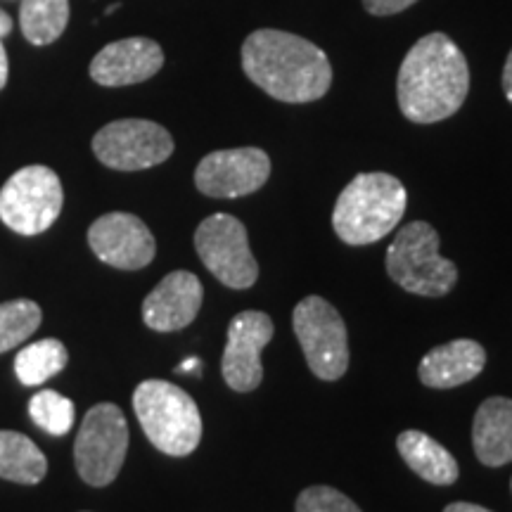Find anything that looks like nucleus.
<instances>
[{
	"label": "nucleus",
	"instance_id": "nucleus-4",
	"mask_svg": "<svg viewBox=\"0 0 512 512\" xmlns=\"http://www.w3.org/2000/svg\"><path fill=\"white\" fill-rule=\"evenodd\" d=\"M133 411L152 446L166 456H190L202 439V415L178 384L145 380L133 392Z\"/></svg>",
	"mask_w": 512,
	"mask_h": 512
},
{
	"label": "nucleus",
	"instance_id": "nucleus-24",
	"mask_svg": "<svg viewBox=\"0 0 512 512\" xmlns=\"http://www.w3.org/2000/svg\"><path fill=\"white\" fill-rule=\"evenodd\" d=\"M297 512H361V508L332 486H309L297 498Z\"/></svg>",
	"mask_w": 512,
	"mask_h": 512
},
{
	"label": "nucleus",
	"instance_id": "nucleus-15",
	"mask_svg": "<svg viewBox=\"0 0 512 512\" xmlns=\"http://www.w3.org/2000/svg\"><path fill=\"white\" fill-rule=\"evenodd\" d=\"M204 290L200 278L190 271H174L159 283L143 302V320L157 332L188 328L202 309Z\"/></svg>",
	"mask_w": 512,
	"mask_h": 512
},
{
	"label": "nucleus",
	"instance_id": "nucleus-18",
	"mask_svg": "<svg viewBox=\"0 0 512 512\" xmlns=\"http://www.w3.org/2000/svg\"><path fill=\"white\" fill-rule=\"evenodd\" d=\"M401 458L411 467L415 475H420L425 482L448 486L458 479V463L451 453L446 451L439 441L427 437L425 432L408 430L396 439Z\"/></svg>",
	"mask_w": 512,
	"mask_h": 512
},
{
	"label": "nucleus",
	"instance_id": "nucleus-3",
	"mask_svg": "<svg viewBox=\"0 0 512 512\" xmlns=\"http://www.w3.org/2000/svg\"><path fill=\"white\" fill-rule=\"evenodd\" d=\"M406 202V188L399 178L358 174L337 197L332 226L347 245H373L399 226Z\"/></svg>",
	"mask_w": 512,
	"mask_h": 512
},
{
	"label": "nucleus",
	"instance_id": "nucleus-5",
	"mask_svg": "<svg viewBox=\"0 0 512 512\" xmlns=\"http://www.w3.org/2000/svg\"><path fill=\"white\" fill-rule=\"evenodd\" d=\"M387 273L406 292L444 297L458 280V268L439 252V235L430 223H406L387 249Z\"/></svg>",
	"mask_w": 512,
	"mask_h": 512
},
{
	"label": "nucleus",
	"instance_id": "nucleus-6",
	"mask_svg": "<svg viewBox=\"0 0 512 512\" xmlns=\"http://www.w3.org/2000/svg\"><path fill=\"white\" fill-rule=\"evenodd\" d=\"M60 176L48 166H24L0 188V221L19 235L46 233L62 211Z\"/></svg>",
	"mask_w": 512,
	"mask_h": 512
},
{
	"label": "nucleus",
	"instance_id": "nucleus-16",
	"mask_svg": "<svg viewBox=\"0 0 512 512\" xmlns=\"http://www.w3.org/2000/svg\"><path fill=\"white\" fill-rule=\"evenodd\" d=\"M486 366V351L475 339H453L422 356L418 375L422 384L451 389L475 380Z\"/></svg>",
	"mask_w": 512,
	"mask_h": 512
},
{
	"label": "nucleus",
	"instance_id": "nucleus-17",
	"mask_svg": "<svg viewBox=\"0 0 512 512\" xmlns=\"http://www.w3.org/2000/svg\"><path fill=\"white\" fill-rule=\"evenodd\" d=\"M472 444L479 463L489 467L512 460V401L505 396L486 399L472 422Z\"/></svg>",
	"mask_w": 512,
	"mask_h": 512
},
{
	"label": "nucleus",
	"instance_id": "nucleus-30",
	"mask_svg": "<svg viewBox=\"0 0 512 512\" xmlns=\"http://www.w3.org/2000/svg\"><path fill=\"white\" fill-rule=\"evenodd\" d=\"M197 366H200V361H197V358H188V361H185L183 366H181V373H188V370H195Z\"/></svg>",
	"mask_w": 512,
	"mask_h": 512
},
{
	"label": "nucleus",
	"instance_id": "nucleus-21",
	"mask_svg": "<svg viewBox=\"0 0 512 512\" xmlns=\"http://www.w3.org/2000/svg\"><path fill=\"white\" fill-rule=\"evenodd\" d=\"M69 354L60 339H41L19 351L15 358V373L24 387H38L50 377L62 373Z\"/></svg>",
	"mask_w": 512,
	"mask_h": 512
},
{
	"label": "nucleus",
	"instance_id": "nucleus-14",
	"mask_svg": "<svg viewBox=\"0 0 512 512\" xmlns=\"http://www.w3.org/2000/svg\"><path fill=\"white\" fill-rule=\"evenodd\" d=\"M164 67V50L143 36L124 38L105 46L91 62V79L100 86L121 88L152 79Z\"/></svg>",
	"mask_w": 512,
	"mask_h": 512
},
{
	"label": "nucleus",
	"instance_id": "nucleus-12",
	"mask_svg": "<svg viewBox=\"0 0 512 512\" xmlns=\"http://www.w3.org/2000/svg\"><path fill=\"white\" fill-rule=\"evenodd\" d=\"M275 325L261 311H242L230 320L228 344L223 351V380L235 392H254L264 380L261 351L273 339Z\"/></svg>",
	"mask_w": 512,
	"mask_h": 512
},
{
	"label": "nucleus",
	"instance_id": "nucleus-9",
	"mask_svg": "<svg viewBox=\"0 0 512 512\" xmlns=\"http://www.w3.org/2000/svg\"><path fill=\"white\" fill-rule=\"evenodd\" d=\"M195 249L202 264L214 278L233 290H247L259 278L245 223L230 214H214L200 223L195 233Z\"/></svg>",
	"mask_w": 512,
	"mask_h": 512
},
{
	"label": "nucleus",
	"instance_id": "nucleus-23",
	"mask_svg": "<svg viewBox=\"0 0 512 512\" xmlns=\"http://www.w3.org/2000/svg\"><path fill=\"white\" fill-rule=\"evenodd\" d=\"M29 415L43 432L64 437L74 425V403L53 389H41L29 401Z\"/></svg>",
	"mask_w": 512,
	"mask_h": 512
},
{
	"label": "nucleus",
	"instance_id": "nucleus-22",
	"mask_svg": "<svg viewBox=\"0 0 512 512\" xmlns=\"http://www.w3.org/2000/svg\"><path fill=\"white\" fill-rule=\"evenodd\" d=\"M43 320L41 306L31 299L0 304V354L19 347L34 335Z\"/></svg>",
	"mask_w": 512,
	"mask_h": 512
},
{
	"label": "nucleus",
	"instance_id": "nucleus-25",
	"mask_svg": "<svg viewBox=\"0 0 512 512\" xmlns=\"http://www.w3.org/2000/svg\"><path fill=\"white\" fill-rule=\"evenodd\" d=\"M415 3H418V0H363V8L375 17H389V15H396V12L411 8Z\"/></svg>",
	"mask_w": 512,
	"mask_h": 512
},
{
	"label": "nucleus",
	"instance_id": "nucleus-29",
	"mask_svg": "<svg viewBox=\"0 0 512 512\" xmlns=\"http://www.w3.org/2000/svg\"><path fill=\"white\" fill-rule=\"evenodd\" d=\"M12 31V17L5 10H0V38L8 36Z\"/></svg>",
	"mask_w": 512,
	"mask_h": 512
},
{
	"label": "nucleus",
	"instance_id": "nucleus-13",
	"mask_svg": "<svg viewBox=\"0 0 512 512\" xmlns=\"http://www.w3.org/2000/svg\"><path fill=\"white\" fill-rule=\"evenodd\" d=\"M88 245L102 264L121 268V271H138L152 264L157 245L150 228L138 216L126 211H112L100 216L88 228Z\"/></svg>",
	"mask_w": 512,
	"mask_h": 512
},
{
	"label": "nucleus",
	"instance_id": "nucleus-19",
	"mask_svg": "<svg viewBox=\"0 0 512 512\" xmlns=\"http://www.w3.org/2000/svg\"><path fill=\"white\" fill-rule=\"evenodd\" d=\"M48 472V460L27 434L0 430V479L38 484Z\"/></svg>",
	"mask_w": 512,
	"mask_h": 512
},
{
	"label": "nucleus",
	"instance_id": "nucleus-31",
	"mask_svg": "<svg viewBox=\"0 0 512 512\" xmlns=\"http://www.w3.org/2000/svg\"><path fill=\"white\" fill-rule=\"evenodd\" d=\"M114 10H119V3H114V5H110V8H107V12H105V15H112V12Z\"/></svg>",
	"mask_w": 512,
	"mask_h": 512
},
{
	"label": "nucleus",
	"instance_id": "nucleus-7",
	"mask_svg": "<svg viewBox=\"0 0 512 512\" xmlns=\"http://www.w3.org/2000/svg\"><path fill=\"white\" fill-rule=\"evenodd\" d=\"M128 451V422L114 403H98L83 418L74 444L76 472L91 486L119 477Z\"/></svg>",
	"mask_w": 512,
	"mask_h": 512
},
{
	"label": "nucleus",
	"instance_id": "nucleus-1",
	"mask_svg": "<svg viewBox=\"0 0 512 512\" xmlns=\"http://www.w3.org/2000/svg\"><path fill=\"white\" fill-rule=\"evenodd\" d=\"M470 91L465 55L446 34H427L403 57L396 81L399 110L413 124L453 117Z\"/></svg>",
	"mask_w": 512,
	"mask_h": 512
},
{
	"label": "nucleus",
	"instance_id": "nucleus-27",
	"mask_svg": "<svg viewBox=\"0 0 512 512\" xmlns=\"http://www.w3.org/2000/svg\"><path fill=\"white\" fill-rule=\"evenodd\" d=\"M8 72H10V64H8V53H5L3 38H0V91H3V88H5V83H8Z\"/></svg>",
	"mask_w": 512,
	"mask_h": 512
},
{
	"label": "nucleus",
	"instance_id": "nucleus-10",
	"mask_svg": "<svg viewBox=\"0 0 512 512\" xmlns=\"http://www.w3.org/2000/svg\"><path fill=\"white\" fill-rule=\"evenodd\" d=\"M93 152L114 171H143L171 157L174 138L155 121L119 119L95 133Z\"/></svg>",
	"mask_w": 512,
	"mask_h": 512
},
{
	"label": "nucleus",
	"instance_id": "nucleus-28",
	"mask_svg": "<svg viewBox=\"0 0 512 512\" xmlns=\"http://www.w3.org/2000/svg\"><path fill=\"white\" fill-rule=\"evenodd\" d=\"M444 512H491L482 508V505H475V503H451Z\"/></svg>",
	"mask_w": 512,
	"mask_h": 512
},
{
	"label": "nucleus",
	"instance_id": "nucleus-8",
	"mask_svg": "<svg viewBox=\"0 0 512 512\" xmlns=\"http://www.w3.org/2000/svg\"><path fill=\"white\" fill-rule=\"evenodd\" d=\"M292 325L313 375L332 382L347 373V325L335 306L325 302L323 297H306L294 309Z\"/></svg>",
	"mask_w": 512,
	"mask_h": 512
},
{
	"label": "nucleus",
	"instance_id": "nucleus-20",
	"mask_svg": "<svg viewBox=\"0 0 512 512\" xmlns=\"http://www.w3.org/2000/svg\"><path fill=\"white\" fill-rule=\"evenodd\" d=\"M69 22V0H22L19 27L31 46H50Z\"/></svg>",
	"mask_w": 512,
	"mask_h": 512
},
{
	"label": "nucleus",
	"instance_id": "nucleus-26",
	"mask_svg": "<svg viewBox=\"0 0 512 512\" xmlns=\"http://www.w3.org/2000/svg\"><path fill=\"white\" fill-rule=\"evenodd\" d=\"M503 93L512 105V50H510L508 60H505V67H503Z\"/></svg>",
	"mask_w": 512,
	"mask_h": 512
},
{
	"label": "nucleus",
	"instance_id": "nucleus-2",
	"mask_svg": "<svg viewBox=\"0 0 512 512\" xmlns=\"http://www.w3.org/2000/svg\"><path fill=\"white\" fill-rule=\"evenodd\" d=\"M242 69L249 81L280 102L320 100L332 86L328 55L302 36L259 29L242 43Z\"/></svg>",
	"mask_w": 512,
	"mask_h": 512
},
{
	"label": "nucleus",
	"instance_id": "nucleus-11",
	"mask_svg": "<svg viewBox=\"0 0 512 512\" xmlns=\"http://www.w3.org/2000/svg\"><path fill=\"white\" fill-rule=\"evenodd\" d=\"M271 176V159L259 147L216 150L197 164L195 185L202 195L216 200H235L252 195Z\"/></svg>",
	"mask_w": 512,
	"mask_h": 512
}]
</instances>
